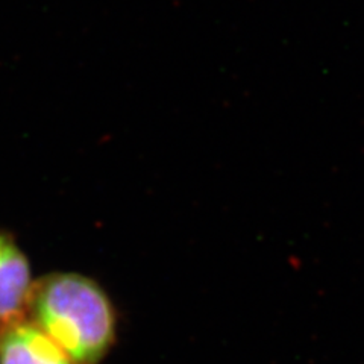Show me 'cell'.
<instances>
[{"label": "cell", "instance_id": "obj_3", "mask_svg": "<svg viewBox=\"0 0 364 364\" xmlns=\"http://www.w3.org/2000/svg\"><path fill=\"white\" fill-rule=\"evenodd\" d=\"M32 284L28 258L13 238L0 232V323L28 309Z\"/></svg>", "mask_w": 364, "mask_h": 364}, {"label": "cell", "instance_id": "obj_2", "mask_svg": "<svg viewBox=\"0 0 364 364\" xmlns=\"http://www.w3.org/2000/svg\"><path fill=\"white\" fill-rule=\"evenodd\" d=\"M0 364H79L31 318L0 323Z\"/></svg>", "mask_w": 364, "mask_h": 364}, {"label": "cell", "instance_id": "obj_1", "mask_svg": "<svg viewBox=\"0 0 364 364\" xmlns=\"http://www.w3.org/2000/svg\"><path fill=\"white\" fill-rule=\"evenodd\" d=\"M31 321L79 364H97L116 337L107 293L77 273H52L32 284Z\"/></svg>", "mask_w": 364, "mask_h": 364}]
</instances>
